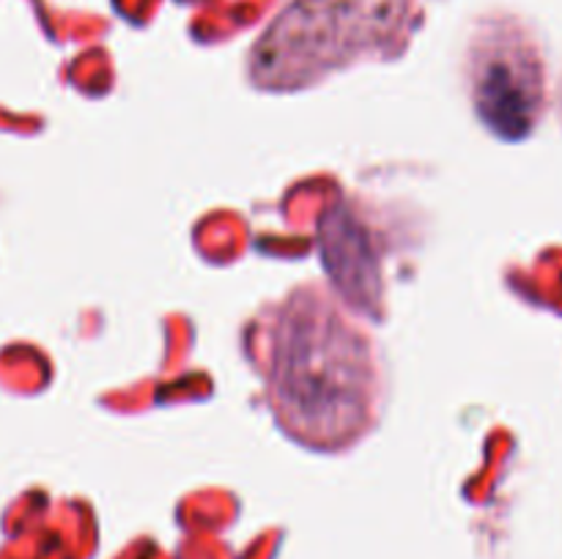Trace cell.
Listing matches in <instances>:
<instances>
[{"mask_svg": "<svg viewBox=\"0 0 562 559\" xmlns=\"http://www.w3.org/2000/svg\"><path fill=\"white\" fill-rule=\"evenodd\" d=\"M324 266L355 305L371 310L379 299V269L366 233L346 214H329L324 230Z\"/></svg>", "mask_w": 562, "mask_h": 559, "instance_id": "obj_4", "label": "cell"}, {"mask_svg": "<svg viewBox=\"0 0 562 559\" xmlns=\"http://www.w3.org/2000/svg\"><path fill=\"white\" fill-rule=\"evenodd\" d=\"M368 349L329 307L294 301L280 318L272 389L285 425L318 447L360 431L371 409Z\"/></svg>", "mask_w": 562, "mask_h": 559, "instance_id": "obj_1", "label": "cell"}, {"mask_svg": "<svg viewBox=\"0 0 562 559\" xmlns=\"http://www.w3.org/2000/svg\"><path fill=\"white\" fill-rule=\"evenodd\" d=\"M475 102L481 118L497 135H527L536 115L538 85L525 53L508 44L486 47L475 60Z\"/></svg>", "mask_w": 562, "mask_h": 559, "instance_id": "obj_3", "label": "cell"}, {"mask_svg": "<svg viewBox=\"0 0 562 559\" xmlns=\"http://www.w3.org/2000/svg\"><path fill=\"white\" fill-rule=\"evenodd\" d=\"M409 0H296L252 53L258 85L291 88L355 55L384 47L406 20Z\"/></svg>", "mask_w": 562, "mask_h": 559, "instance_id": "obj_2", "label": "cell"}]
</instances>
